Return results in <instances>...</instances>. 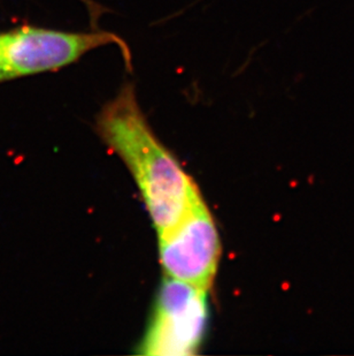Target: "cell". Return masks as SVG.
<instances>
[{"label":"cell","mask_w":354,"mask_h":356,"mask_svg":"<svg viewBox=\"0 0 354 356\" xmlns=\"http://www.w3.org/2000/svg\"><path fill=\"white\" fill-rule=\"evenodd\" d=\"M97 131L130 171L158 236L173 229L201 194L154 134L138 105L134 84L124 83L101 108Z\"/></svg>","instance_id":"cell-1"},{"label":"cell","mask_w":354,"mask_h":356,"mask_svg":"<svg viewBox=\"0 0 354 356\" xmlns=\"http://www.w3.org/2000/svg\"><path fill=\"white\" fill-rule=\"evenodd\" d=\"M208 293L166 277L140 353L194 355L203 343L208 325Z\"/></svg>","instance_id":"cell-3"},{"label":"cell","mask_w":354,"mask_h":356,"mask_svg":"<svg viewBox=\"0 0 354 356\" xmlns=\"http://www.w3.org/2000/svg\"><path fill=\"white\" fill-rule=\"evenodd\" d=\"M82 3L87 6V12H89V17H90L91 28L92 29H98V20L99 17L105 13L108 12L107 8L104 6H101L99 3H96L94 0H80Z\"/></svg>","instance_id":"cell-5"},{"label":"cell","mask_w":354,"mask_h":356,"mask_svg":"<svg viewBox=\"0 0 354 356\" xmlns=\"http://www.w3.org/2000/svg\"><path fill=\"white\" fill-rule=\"evenodd\" d=\"M159 236V259L166 277L210 292L217 275L221 243L203 196L173 229Z\"/></svg>","instance_id":"cell-4"},{"label":"cell","mask_w":354,"mask_h":356,"mask_svg":"<svg viewBox=\"0 0 354 356\" xmlns=\"http://www.w3.org/2000/svg\"><path fill=\"white\" fill-rule=\"evenodd\" d=\"M105 45H117L128 71H133V56L128 44L110 31L71 33L20 26L0 33V83L60 71Z\"/></svg>","instance_id":"cell-2"}]
</instances>
